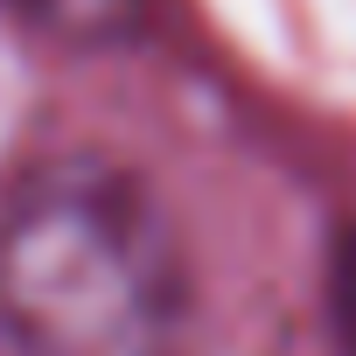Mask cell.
<instances>
[{
	"mask_svg": "<svg viewBox=\"0 0 356 356\" xmlns=\"http://www.w3.org/2000/svg\"><path fill=\"white\" fill-rule=\"evenodd\" d=\"M196 273L168 203L105 154L0 196V356H189Z\"/></svg>",
	"mask_w": 356,
	"mask_h": 356,
	"instance_id": "1",
	"label": "cell"
},
{
	"mask_svg": "<svg viewBox=\"0 0 356 356\" xmlns=\"http://www.w3.org/2000/svg\"><path fill=\"white\" fill-rule=\"evenodd\" d=\"M22 29L35 35H56V42H126L140 22H147V0H0Z\"/></svg>",
	"mask_w": 356,
	"mask_h": 356,
	"instance_id": "2",
	"label": "cell"
},
{
	"mask_svg": "<svg viewBox=\"0 0 356 356\" xmlns=\"http://www.w3.org/2000/svg\"><path fill=\"white\" fill-rule=\"evenodd\" d=\"M342 307H349V342H356V259H349V293H342Z\"/></svg>",
	"mask_w": 356,
	"mask_h": 356,
	"instance_id": "3",
	"label": "cell"
}]
</instances>
